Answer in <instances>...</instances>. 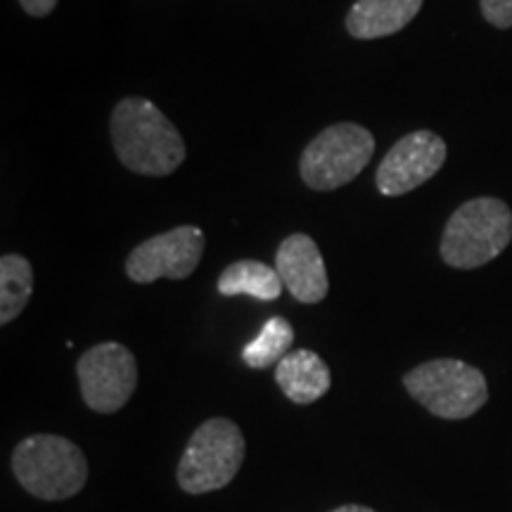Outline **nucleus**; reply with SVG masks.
Segmentation results:
<instances>
[{"label": "nucleus", "mask_w": 512, "mask_h": 512, "mask_svg": "<svg viewBox=\"0 0 512 512\" xmlns=\"http://www.w3.org/2000/svg\"><path fill=\"white\" fill-rule=\"evenodd\" d=\"M81 396L95 413H117L138 387V363L133 351L119 342H102L88 349L76 366Z\"/></svg>", "instance_id": "obj_7"}, {"label": "nucleus", "mask_w": 512, "mask_h": 512, "mask_svg": "<svg viewBox=\"0 0 512 512\" xmlns=\"http://www.w3.org/2000/svg\"><path fill=\"white\" fill-rule=\"evenodd\" d=\"M283 287L275 268L254 259L235 261L219 275V292L223 297H252L259 302H275L283 294Z\"/></svg>", "instance_id": "obj_13"}, {"label": "nucleus", "mask_w": 512, "mask_h": 512, "mask_svg": "<svg viewBox=\"0 0 512 512\" xmlns=\"http://www.w3.org/2000/svg\"><path fill=\"white\" fill-rule=\"evenodd\" d=\"M330 512H375L373 508H366V505H356V503H347V505H339V508L330 510Z\"/></svg>", "instance_id": "obj_18"}, {"label": "nucleus", "mask_w": 512, "mask_h": 512, "mask_svg": "<svg viewBox=\"0 0 512 512\" xmlns=\"http://www.w3.org/2000/svg\"><path fill=\"white\" fill-rule=\"evenodd\" d=\"M512 240V211L496 197H477L453 211L441 235V259L448 266L479 268L494 261Z\"/></svg>", "instance_id": "obj_3"}, {"label": "nucleus", "mask_w": 512, "mask_h": 512, "mask_svg": "<svg viewBox=\"0 0 512 512\" xmlns=\"http://www.w3.org/2000/svg\"><path fill=\"white\" fill-rule=\"evenodd\" d=\"M375 138L366 126L342 121L320 131L299 159V174L311 190H337L370 164Z\"/></svg>", "instance_id": "obj_6"}, {"label": "nucleus", "mask_w": 512, "mask_h": 512, "mask_svg": "<svg viewBox=\"0 0 512 512\" xmlns=\"http://www.w3.org/2000/svg\"><path fill=\"white\" fill-rule=\"evenodd\" d=\"M479 5H482V15L491 27H512V0H479Z\"/></svg>", "instance_id": "obj_16"}, {"label": "nucleus", "mask_w": 512, "mask_h": 512, "mask_svg": "<svg viewBox=\"0 0 512 512\" xmlns=\"http://www.w3.org/2000/svg\"><path fill=\"white\" fill-rule=\"evenodd\" d=\"M292 342L294 328L290 325V320L273 316L266 320L264 328L259 330V335H256L249 344H245V349H242V361L254 370L278 366V363L290 354Z\"/></svg>", "instance_id": "obj_15"}, {"label": "nucleus", "mask_w": 512, "mask_h": 512, "mask_svg": "<svg viewBox=\"0 0 512 512\" xmlns=\"http://www.w3.org/2000/svg\"><path fill=\"white\" fill-rule=\"evenodd\" d=\"M60 0H19L24 12H29L31 17H48L50 12L57 8Z\"/></svg>", "instance_id": "obj_17"}, {"label": "nucleus", "mask_w": 512, "mask_h": 512, "mask_svg": "<svg viewBox=\"0 0 512 512\" xmlns=\"http://www.w3.org/2000/svg\"><path fill=\"white\" fill-rule=\"evenodd\" d=\"M275 271L297 302L318 304L328 297V268L309 235L294 233L280 242L275 252Z\"/></svg>", "instance_id": "obj_10"}, {"label": "nucleus", "mask_w": 512, "mask_h": 512, "mask_svg": "<svg viewBox=\"0 0 512 512\" xmlns=\"http://www.w3.org/2000/svg\"><path fill=\"white\" fill-rule=\"evenodd\" d=\"M204 233L197 226H178L155 238L140 242L128 254L126 275L138 285H150L159 278L185 280L200 266Z\"/></svg>", "instance_id": "obj_8"}, {"label": "nucleus", "mask_w": 512, "mask_h": 512, "mask_svg": "<svg viewBox=\"0 0 512 512\" xmlns=\"http://www.w3.org/2000/svg\"><path fill=\"white\" fill-rule=\"evenodd\" d=\"M110 136L119 162L140 176H169L185 162L178 128L147 98H124L114 107Z\"/></svg>", "instance_id": "obj_1"}, {"label": "nucleus", "mask_w": 512, "mask_h": 512, "mask_svg": "<svg viewBox=\"0 0 512 512\" xmlns=\"http://www.w3.org/2000/svg\"><path fill=\"white\" fill-rule=\"evenodd\" d=\"M408 394L444 420H465L489 401V387L482 370L458 358H434L403 375Z\"/></svg>", "instance_id": "obj_5"}, {"label": "nucleus", "mask_w": 512, "mask_h": 512, "mask_svg": "<svg viewBox=\"0 0 512 512\" xmlns=\"http://www.w3.org/2000/svg\"><path fill=\"white\" fill-rule=\"evenodd\" d=\"M12 472L24 491L41 501H67L88 482V460L60 434H34L12 453Z\"/></svg>", "instance_id": "obj_2"}, {"label": "nucleus", "mask_w": 512, "mask_h": 512, "mask_svg": "<svg viewBox=\"0 0 512 512\" xmlns=\"http://www.w3.org/2000/svg\"><path fill=\"white\" fill-rule=\"evenodd\" d=\"M245 437L228 418L202 422L185 446L178 463V486L190 496L211 494L233 482L245 463Z\"/></svg>", "instance_id": "obj_4"}, {"label": "nucleus", "mask_w": 512, "mask_h": 512, "mask_svg": "<svg viewBox=\"0 0 512 512\" xmlns=\"http://www.w3.org/2000/svg\"><path fill=\"white\" fill-rule=\"evenodd\" d=\"M425 0H356L347 15V31L358 41L394 36L418 17Z\"/></svg>", "instance_id": "obj_11"}, {"label": "nucleus", "mask_w": 512, "mask_h": 512, "mask_svg": "<svg viewBox=\"0 0 512 512\" xmlns=\"http://www.w3.org/2000/svg\"><path fill=\"white\" fill-rule=\"evenodd\" d=\"M275 382L292 403L309 406L328 394L332 375L328 363L316 351L297 349L275 366Z\"/></svg>", "instance_id": "obj_12"}, {"label": "nucleus", "mask_w": 512, "mask_h": 512, "mask_svg": "<svg viewBox=\"0 0 512 512\" xmlns=\"http://www.w3.org/2000/svg\"><path fill=\"white\" fill-rule=\"evenodd\" d=\"M446 155V143L437 133L425 131V128L408 133L377 166V190L387 197H399L420 188L444 166Z\"/></svg>", "instance_id": "obj_9"}, {"label": "nucleus", "mask_w": 512, "mask_h": 512, "mask_svg": "<svg viewBox=\"0 0 512 512\" xmlns=\"http://www.w3.org/2000/svg\"><path fill=\"white\" fill-rule=\"evenodd\" d=\"M34 292V268L19 254H5L0 259V323L10 325L27 309Z\"/></svg>", "instance_id": "obj_14"}]
</instances>
